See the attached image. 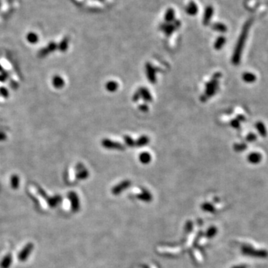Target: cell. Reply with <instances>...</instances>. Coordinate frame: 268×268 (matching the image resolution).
<instances>
[{
  "label": "cell",
  "mask_w": 268,
  "mask_h": 268,
  "mask_svg": "<svg viewBox=\"0 0 268 268\" xmlns=\"http://www.w3.org/2000/svg\"><path fill=\"white\" fill-rule=\"evenodd\" d=\"M251 23L247 22L246 23V25H244L243 31H242L240 37L237 43L236 46H235V51L233 52V56L232 57V62L234 65H238L240 63L241 58V55L242 52H243V48L245 45L246 40H247V34H248V31H249V28L250 26Z\"/></svg>",
  "instance_id": "cell-1"
},
{
  "label": "cell",
  "mask_w": 268,
  "mask_h": 268,
  "mask_svg": "<svg viewBox=\"0 0 268 268\" xmlns=\"http://www.w3.org/2000/svg\"><path fill=\"white\" fill-rule=\"evenodd\" d=\"M241 251L243 254L246 256L254 257V258H265L268 257V252L265 249H256L249 245H244L241 248Z\"/></svg>",
  "instance_id": "cell-2"
},
{
  "label": "cell",
  "mask_w": 268,
  "mask_h": 268,
  "mask_svg": "<svg viewBox=\"0 0 268 268\" xmlns=\"http://www.w3.org/2000/svg\"><path fill=\"white\" fill-rule=\"evenodd\" d=\"M220 76H221V75L220 73L215 74V76H214V78L210 82L206 84L205 91V96L206 97V98L211 97L215 94L218 86V78L220 77Z\"/></svg>",
  "instance_id": "cell-3"
},
{
  "label": "cell",
  "mask_w": 268,
  "mask_h": 268,
  "mask_svg": "<svg viewBox=\"0 0 268 268\" xmlns=\"http://www.w3.org/2000/svg\"><path fill=\"white\" fill-rule=\"evenodd\" d=\"M28 191H29V193L34 198H36L38 200V203H39L40 206V207L42 208L44 210L48 209V203H47L46 199L40 195L39 192H38L37 189H36L34 186H29V188H28Z\"/></svg>",
  "instance_id": "cell-4"
},
{
  "label": "cell",
  "mask_w": 268,
  "mask_h": 268,
  "mask_svg": "<svg viewBox=\"0 0 268 268\" xmlns=\"http://www.w3.org/2000/svg\"><path fill=\"white\" fill-rule=\"evenodd\" d=\"M104 148H107L110 150H118V151H124V147L121 143L117 142H114V141L110 140V139H105L101 142Z\"/></svg>",
  "instance_id": "cell-5"
},
{
  "label": "cell",
  "mask_w": 268,
  "mask_h": 268,
  "mask_svg": "<svg viewBox=\"0 0 268 268\" xmlns=\"http://www.w3.org/2000/svg\"><path fill=\"white\" fill-rule=\"evenodd\" d=\"M145 72L148 80L151 84H155L157 82V76H156V70L151 63H146Z\"/></svg>",
  "instance_id": "cell-6"
},
{
  "label": "cell",
  "mask_w": 268,
  "mask_h": 268,
  "mask_svg": "<svg viewBox=\"0 0 268 268\" xmlns=\"http://www.w3.org/2000/svg\"><path fill=\"white\" fill-rule=\"evenodd\" d=\"M130 182L129 180H124L122 182H121L120 183L117 184L116 186H114L112 189V193L114 195H118L119 194H121L122 191H124V190H126L127 189L130 187Z\"/></svg>",
  "instance_id": "cell-7"
},
{
  "label": "cell",
  "mask_w": 268,
  "mask_h": 268,
  "mask_svg": "<svg viewBox=\"0 0 268 268\" xmlns=\"http://www.w3.org/2000/svg\"><path fill=\"white\" fill-rule=\"evenodd\" d=\"M34 244L32 243H28L25 245V247L23 248V250L20 252L19 255V260L20 262H24L28 258V256L31 254L32 250H33Z\"/></svg>",
  "instance_id": "cell-8"
},
{
  "label": "cell",
  "mask_w": 268,
  "mask_h": 268,
  "mask_svg": "<svg viewBox=\"0 0 268 268\" xmlns=\"http://www.w3.org/2000/svg\"><path fill=\"white\" fill-rule=\"evenodd\" d=\"M69 197V200L71 203L72 209L74 211H78L80 208V202L77 195L75 192H70Z\"/></svg>",
  "instance_id": "cell-9"
},
{
  "label": "cell",
  "mask_w": 268,
  "mask_h": 268,
  "mask_svg": "<svg viewBox=\"0 0 268 268\" xmlns=\"http://www.w3.org/2000/svg\"><path fill=\"white\" fill-rule=\"evenodd\" d=\"M139 93L140 95V97L142 98L144 101L147 102H151L152 101V96L149 90L145 87H141L139 90Z\"/></svg>",
  "instance_id": "cell-10"
},
{
  "label": "cell",
  "mask_w": 268,
  "mask_h": 268,
  "mask_svg": "<svg viewBox=\"0 0 268 268\" xmlns=\"http://www.w3.org/2000/svg\"><path fill=\"white\" fill-rule=\"evenodd\" d=\"M262 158V155L259 153H251L248 155L247 160L252 164H258L261 162Z\"/></svg>",
  "instance_id": "cell-11"
},
{
  "label": "cell",
  "mask_w": 268,
  "mask_h": 268,
  "mask_svg": "<svg viewBox=\"0 0 268 268\" xmlns=\"http://www.w3.org/2000/svg\"><path fill=\"white\" fill-rule=\"evenodd\" d=\"M136 197L140 200L144 201V202H150V201L152 200L151 194L149 191H147V190H144L142 192L139 193V195H137Z\"/></svg>",
  "instance_id": "cell-12"
},
{
  "label": "cell",
  "mask_w": 268,
  "mask_h": 268,
  "mask_svg": "<svg viewBox=\"0 0 268 268\" xmlns=\"http://www.w3.org/2000/svg\"><path fill=\"white\" fill-rule=\"evenodd\" d=\"M139 160L142 164H148L151 160V156L148 152H143L139 155Z\"/></svg>",
  "instance_id": "cell-13"
},
{
  "label": "cell",
  "mask_w": 268,
  "mask_h": 268,
  "mask_svg": "<svg viewBox=\"0 0 268 268\" xmlns=\"http://www.w3.org/2000/svg\"><path fill=\"white\" fill-rule=\"evenodd\" d=\"M118 88H119V84H118L116 81H108V82L106 84L107 90L110 92H115L118 90Z\"/></svg>",
  "instance_id": "cell-14"
},
{
  "label": "cell",
  "mask_w": 268,
  "mask_h": 268,
  "mask_svg": "<svg viewBox=\"0 0 268 268\" xmlns=\"http://www.w3.org/2000/svg\"><path fill=\"white\" fill-rule=\"evenodd\" d=\"M150 142V139L148 136H142L139 138L137 139L136 142V144L137 147H143L145 146L146 144H148V142Z\"/></svg>",
  "instance_id": "cell-15"
},
{
  "label": "cell",
  "mask_w": 268,
  "mask_h": 268,
  "mask_svg": "<svg viewBox=\"0 0 268 268\" xmlns=\"http://www.w3.org/2000/svg\"><path fill=\"white\" fill-rule=\"evenodd\" d=\"M242 79L247 83H253L256 80V77L254 74L250 72H246L242 75Z\"/></svg>",
  "instance_id": "cell-16"
},
{
  "label": "cell",
  "mask_w": 268,
  "mask_h": 268,
  "mask_svg": "<svg viewBox=\"0 0 268 268\" xmlns=\"http://www.w3.org/2000/svg\"><path fill=\"white\" fill-rule=\"evenodd\" d=\"M256 128L258 130V133L262 136H267V129H266L265 126H264V123L262 122H257L256 124Z\"/></svg>",
  "instance_id": "cell-17"
},
{
  "label": "cell",
  "mask_w": 268,
  "mask_h": 268,
  "mask_svg": "<svg viewBox=\"0 0 268 268\" xmlns=\"http://www.w3.org/2000/svg\"><path fill=\"white\" fill-rule=\"evenodd\" d=\"M12 263V257L10 255H7L6 256L3 258L2 262L1 263L2 268H9L10 264Z\"/></svg>",
  "instance_id": "cell-18"
},
{
  "label": "cell",
  "mask_w": 268,
  "mask_h": 268,
  "mask_svg": "<svg viewBox=\"0 0 268 268\" xmlns=\"http://www.w3.org/2000/svg\"><path fill=\"white\" fill-rule=\"evenodd\" d=\"M225 43H226V38L224 37H218V40H216L215 45H214V47H215V48L216 50H220L221 49L222 47L224 46V44H225Z\"/></svg>",
  "instance_id": "cell-19"
},
{
  "label": "cell",
  "mask_w": 268,
  "mask_h": 268,
  "mask_svg": "<svg viewBox=\"0 0 268 268\" xmlns=\"http://www.w3.org/2000/svg\"><path fill=\"white\" fill-rule=\"evenodd\" d=\"M212 28L214 30L217 31L222 32V33L226 32L227 31V27L225 25L222 24V23H216V24L213 25Z\"/></svg>",
  "instance_id": "cell-20"
},
{
  "label": "cell",
  "mask_w": 268,
  "mask_h": 268,
  "mask_svg": "<svg viewBox=\"0 0 268 268\" xmlns=\"http://www.w3.org/2000/svg\"><path fill=\"white\" fill-rule=\"evenodd\" d=\"M212 12H213L212 8H211V7H209V8H207V10H206V14H205V17H204L203 23L205 25H207V23L209 22L210 19H211V15H212Z\"/></svg>",
  "instance_id": "cell-21"
},
{
  "label": "cell",
  "mask_w": 268,
  "mask_h": 268,
  "mask_svg": "<svg viewBox=\"0 0 268 268\" xmlns=\"http://www.w3.org/2000/svg\"><path fill=\"white\" fill-rule=\"evenodd\" d=\"M187 13L189 14H191V15H195V14H196L197 11V8L196 6V5L195 4V3L191 2L190 3L189 5V6H188L187 9Z\"/></svg>",
  "instance_id": "cell-22"
},
{
  "label": "cell",
  "mask_w": 268,
  "mask_h": 268,
  "mask_svg": "<svg viewBox=\"0 0 268 268\" xmlns=\"http://www.w3.org/2000/svg\"><path fill=\"white\" fill-rule=\"evenodd\" d=\"M201 208H202V209L203 210V211H208V212H213V211H215V208H214V206L211 205V204L208 203H206L203 204V205L201 206Z\"/></svg>",
  "instance_id": "cell-23"
},
{
  "label": "cell",
  "mask_w": 268,
  "mask_h": 268,
  "mask_svg": "<svg viewBox=\"0 0 268 268\" xmlns=\"http://www.w3.org/2000/svg\"><path fill=\"white\" fill-rule=\"evenodd\" d=\"M27 40L31 43H36L38 40V37L36 34L29 33L27 35Z\"/></svg>",
  "instance_id": "cell-24"
},
{
  "label": "cell",
  "mask_w": 268,
  "mask_h": 268,
  "mask_svg": "<svg viewBox=\"0 0 268 268\" xmlns=\"http://www.w3.org/2000/svg\"><path fill=\"white\" fill-rule=\"evenodd\" d=\"M10 184L11 187L14 189H17L19 187V177L17 176H13L10 180Z\"/></svg>",
  "instance_id": "cell-25"
},
{
  "label": "cell",
  "mask_w": 268,
  "mask_h": 268,
  "mask_svg": "<svg viewBox=\"0 0 268 268\" xmlns=\"http://www.w3.org/2000/svg\"><path fill=\"white\" fill-rule=\"evenodd\" d=\"M247 145L246 144H244V143H242V144H234V149L235 151L237 152H241L245 151L246 149H247Z\"/></svg>",
  "instance_id": "cell-26"
},
{
  "label": "cell",
  "mask_w": 268,
  "mask_h": 268,
  "mask_svg": "<svg viewBox=\"0 0 268 268\" xmlns=\"http://www.w3.org/2000/svg\"><path fill=\"white\" fill-rule=\"evenodd\" d=\"M53 84L55 87H61L63 85V81L61 77H55L53 79Z\"/></svg>",
  "instance_id": "cell-27"
},
{
  "label": "cell",
  "mask_w": 268,
  "mask_h": 268,
  "mask_svg": "<svg viewBox=\"0 0 268 268\" xmlns=\"http://www.w3.org/2000/svg\"><path fill=\"white\" fill-rule=\"evenodd\" d=\"M124 142H125V144L128 147H133L136 144L135 141H134L131 137L129 136H124Z\"/></svg>",
  "instance_id": "cell-28"
},
{
  "label": "cell",
  "mask_w": 268,
  "mask_h": 268,
  "mask_svg": "<svg viewBox=\"0 0 268 268\" xmlns=\"http://www.w3.org/2000/svg\"><path fill=\"white\" fill-rule=\"evenodd\" d=\"M88 176H89L88 171L85 169H82L78 174H77V177H78L80 180H85L86 178H87Z\"/></svg>",
  "instance_id": "cell-29"
},
{
  "label": "cell",
  "mask_w": 268,
  "mask_h": 268,
  "mask_svg": "<svg viewBox=\"0 0 268 268\" xmlns=\"http://www.w3.org/2000/svg\"><path fill=\"white\" fill-rule=\"evenodd\" d=\"M63 208L65 211H69L71 209V203L69 199H64L63 201Z\"/></svg>",
  "instance_id": "cell-30"
},
{
  "label": "cell",
  "mask_w": 268,
  "mask_h": 268,
  "mask_svg": "<svg viewBox=\"0 0 268 268\" xmlns=\"http://www.w3.org/2000/svg\"><path fill=\"white\" fill-rule=\"evenodd\" d=\"M217 229L215 227H211L209 228V230L207 231V233H206V235H207V237H209V238H212V237L215 236L217 234Z\"/></svg>",
  "instance_id": "cell-31"
},
{
  "label": "cell",
  "mask_w": 268,
  "mask_h": 268,
  "mask_svg": "<svg viewBox=\"0 0 268 268\" xmlns=\"http://www.w3.org/2000/svg\"><path fill=\"white\" fill-rule=\"evenodd\" d=\"M174 10H169L167 13H166L165 19L168 22L171 21L172 19H174Z\"/></svg>",
  "instance_id": "cell-32"
},
{
  "label": "cell",
  "mask_w": 268,
  "mask_h": 268,
  "mask_svg": "<svg viewBox=\"0 0 268 268\" xmlns=\"http://www.w3.org/2000/svg\"><path fill=\"white\" fill-rule=\"evenodd\" d=\"M246 139H247V142H254V141L256 140L257 136H256V134H254V133H249V134H248V135L247 136V138H246Z\"/></svg>",
  "instance_id": "cell-33"
},
{
  "label": "cell",
  "mask_w": 268,
  "mask_h": 268,
  "mask_svg": "<svg viewBox=\"0 0 268 268\" xmlns=\"http://www.w3.org/2000/svg\"><path fill=\"white\" fill-rule=\"evenodd\" d=\"M230 124L233 128H238L240 127V121L238 119H234V120L232 121Z\"/></svg>",
  "instance_id": "cell-34"
},
{
  "label": "cell",
  "mask_w": 268,
  "mask_h": 268,
  "mask_svg": "<svg viewBox=\"0 0 268 268\" xmlns=\"http://www.w3.org/2000/svg\"><path fill=\"white\" fill-rule=\"evenodd\" d=\"M173 30H174V27H172L171 25H166V26L163 28V31L167 34H171Z\"/></svg>",
  "instance_id": "cell-35"
},
{
  "label": "cell",
  "mask_w": 268,
  "mask_h": 268,
  "mask_svg": "<svg viewBox=\"0 0 268 268\" xmlns=\"http://www.w3.org/2000/svg\"><path fill=\"white\" fill-rule=\"evenodd\" d=\"M139 110H140V111L144 113V112H148V110H149V108H148V105L145 104H141L140 106H139Z\"/></svg>",
  "instance_id": "cell-36"
},
{
  "label": "cell",
  "mask_w": 268,
  "mask_h": 268,
  "mask_svg": "<svg viewBox=\"0 0 268 268\" xmlns=\"http://www.w3.org/2000/svg\"><path fill=\"white\" fill-rule=\"evenodd\" d=\"M57 202H58V198H52L50 200L49 204L51 206H56V204L57 203Z\"/></svg>",
  "instance_id": "cell-37"
},
{
  "label": "cell",
  "mask_w": 268,
  "mask_h": 268,
  "mask_svg": "<svg viewBox=\"0 0 268 268\" xmlns=\"http://www.w3.org/2000/svg\"><path fill=\"white\" fill-rule=\"evenodd\" d=\"M140 98L141 97H140V95H139V92H136L135 94H134V95L133 97V100L134 101H137L139 100V98Z\"/></svg>",
  "instance_id": "cell-38"
},
{
  "label": "cell",
  "mask_w": 268,
  "mask_h": 268,
  "mask_svg": "<svg viewBox=\"0 0 268 268\" xmlns=\"http://www.w3.org/2000/svg\"><path fill=\"white\" fill-rule=\"evenodd\" d=\"M74 179H75V173H74L73 171H69V180L72 181L74 180Z\"/></svg>",
  "instance_id": "cell-39"
},
{
  "label": "cell",
  "mask_w": 268,
  "mask_h": 268,
  "mask_svg": "<svg viewBox=\"0 0 268 268\" xmlns=\"http://www.w3.org/2000/svg\"><path fill=\"white\" fill-rule=\"evenodd\" d=\"M66 47H67V40H63L62 43H61V48H66Z\"/></svg>",
  "instance_id": "cell-40"
}]
</instances>
